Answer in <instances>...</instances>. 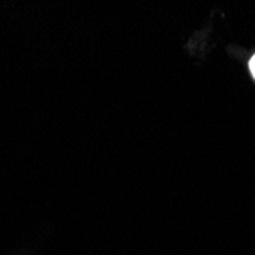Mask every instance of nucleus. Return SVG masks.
I'll return each instance as SVG.
<instances>
[{
    "label": "nucleus",
    "mask_w": 255,
    "mask_h": 255,
    "mask_svg": "<svg viewBox=\"0 0 255 255\" xmlns=\"http://www.w3.org/2000/svg\"><path fill=\"white\" fill-rule=\"evenodd\" d=\"M249 71H251V74H252V77L255 78V55L251 58V61H249Z\"/></svg>",
    "instance_id": "f257e3e1"
}]
</instances>
